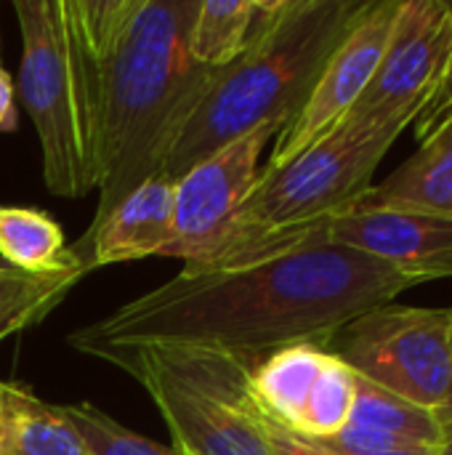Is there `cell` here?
<instances>
[{
    "label": "cell",
    "instance_id": "1",
    "mask_svg": "<svg viewBox=\"0 0 452 455\" xmlns=\"http://www.w3.org/2000/svg\"><path fill=\"white\" fill-rule=\"evenodd\" d=\"M426 280L328 240V229L264 259L181 269L168 283L80 325L67 344L99 357L120 347H202L253 360L293 347L328 349L354 317Z\"/></svg>",
    "mask_w": 452,
    "mask_h": 455
},
{
    "label": "cell",
    "instance_id": "2",
    "mask_svg": "<svg viewBox=\"0 0 452 455\" xmlns=\"http://www.w3.org/2000/svg\"><path fill=\"white\" fill-rule=\"evenodd\" d=\"M200 0H64L99 59L101 221L152 176L202 101L216 69L189 53Z\"/></svg>",
    "mask_w": 452,
    "mask_h": 455
},
{
    "label": "cell",
    "instance_id": "3",
    "mask_svg": "<svg viewBox=\"0 0 452 455\" xmlns=\"http://www.w3.org/2000/svg\"><path fill=\"white\" fill-rule=\"evenodd\" d=\"M368 0H274L250 45L216 69L173 141L160 176L176 181L229 141L272 123L280 131L309 99L328 56Z\"/></svg>",
    "mask_w": 452,
    "mask_h": 455
},
{
    "label": "cell",
    "instance_id": "4",
    "mask_svg": "<svg viewBox=\"0 0 452 455\" xmlns=\"http://www.w3.org/2000/svg\"><path fill=\"white\" fill-rule=\"evenodd\" d=\"M405 125L344 120L290 163L261 171L245 203L229 219L216 248L184 269L237 267L298 245L328 229L370 187Z\"/></svg>",
    "mask_w": 452,
    "mask_h": 455
},
{
    "label": "cell",
    "instance_id": "5",
    "mask_svg": "<svg viewBox=\"0 0 452 455\" xmlns=\"http://www.w3.org/2000/svg\"><path fill=\"white\" fill-rule=\"evenodd\" d=\"M16 91L35 125L48 192L80 200L99 184V59L64 0L13 3Z\"/></svg>",
    "mask_w": 452,
    "mask_h": 455
},
{
    "label": "cell",
    "instance_id": "6",
    "mask_svg": "<svg viewBox=\"0 0 452 455\" xmlns=\"http://www.w3.org/2000/svg\"><path fill=\"white\" fill-rule=\"evenodd\" d=\"M99 360L133 376L189 455H269L248 379L258 360L202 347H120Z\"/></svg>",
    "mask_w": 452,
    "mask_h": 455
},
{
    "label": "cell",
    "instance_id": "7",
    "mask_svg": "<svg viewBox=\"0 0 452 455\" xmlns=\"http://www.w3.org/2000/svg\"><path fill=\"white\" fill-rule=\"evenodd\" d=\"M328 352L381 389L437 411L452 379V309L381 304L346 323Z\"/></svg>",
    "mask_w": 452,
    "mask_h": 455
},
{
    "label": "cell",
    "instance_id": "8",
    "mask_svg": "<svg viewBox=\"0 0 452 455\" xmlns=\"http://www.w3.org/2000/svg\"><path fill=\"white\" fill-rule=\"evenodd\" d=\"M452 51V0H402L381 64L346 115L410 128L434 96Z\"/></svg>",
    "mask_w": 452,
    "mask_h": 455
},
{
    "label": "cell",
    "instance_id": "9",
    "mask_svg": "<svg viewBox=\"0 0 452 455\" xmlns=\"http://www.w3.org/2000/svg\"><path fill=\"white\" fill-rule=\"evenodd\" d=\"M400 5L402 0L365 3L360 16L328 56L298 115L277 133L269 160L261 171H274L290 163L346 120L381 64Z\"/></svg>",
    "mask_w": 452,
    "mask_h": 455
},
{
    "label": "cell",
    "instance_id": "10",
    "mask_svg": "<svg viewBox=\"0 0 452 455\" xmlns=\"http://www.w3.org/2000/svg\"><path fill=\"white\" fill-rule=\"evenodd\" d=\"M277 133L280 125L266 123L202 157L173 181L176 235L163 259H178L184 267H192L216 248L229 219L256 187L261 155L274 144Z\"/></svg>",
    "mask_w": 452,
    "mask_h": 455
},
{
    "label": "cell",
    "instance_id": "11",
    "mask_svg": "<svg viewBox=\"0 0 452 455\" xmlns=\"http://www.w3.org/2000/svg\"><path fill=\"white\" fill-rule=\"evenodd\" d=\"M328 240L432 280L452 277V211L349 205L328 221Z\"/></svg>",
    "mask_w": 452,
    "mask_h": 455
},
{
    "label": "cell",
    "instance_id": "12",
    "mask_svg": "<svg viewBox=\"0 0 452 455\" xmlns=\"http://www.w3.org/2000/svg\"><path fill=\"white\" fill-rule=\"evenodd\" d=\"M176 235L173 181L152 176L77 240L93 269L163 256Z\"/></svg>",
    "mask_w": 452,
    "mask_h": 455
},
{
    "label": "cell",
    "instance_id": "13",
    "mask_svg": "<svg viewBox=\"0 0 452 455\" xmlns=\"http://www.w3.org/2000/svg\"><path fill=\"white\" fill-rule=\"evenodd\" d=\"M330 352L314 344H293L256 363L248 379L253 405L274 424L298 432Z\"/></svg>",
    "mask_w": 452,
    "mask_h": 455
},
{
    "label": "cell",
    "instance_id": "14",
    "mask_svg": "<svg viewBox=\"0 0 452 455\" xmlns=\"http://www.w3.org/2000/svg\"><path fill=\"white\" fill-rule=\"evenodd\" d=\"M354 205L452 211V125L421 144L416 155L373 184Z\"/></svg>",
    "mask_w": 452,
    "mask_h": 455
},
{
    "label": "cell",
    "instance_id": "15",
    "mask_svg": "<svg viewBox=\"0 0 452 455\" xmlns=\"http://www.w3.org/2000/svg\"><path fill=\"white\" fill-rule=\"evenodd\" d=\"M274 0H200L189 24V53L200 67L232 64L256 37Z\"/></svg>",
    "mask_w": 452,
    "mask_h": 455
},
{
    "label": "cell",
    "instance_id": "16",
    "mask_svg": "<svg viewBox=\"0 0 452 455\" xmlns=\"http://www.w3.org/2000/svg\"><path fill=\"white\" fill-rule=\"evenodd\" d=\"M80 256L77 243L67 245L61 227L40 208L0 205L3 267L27 275H48Z\"/></svg>",
    "mask_w": 452,
    "mask_h": 455
},
{
    "label": "cell",
    "instance_id": "17",
    "mask_svg": "<svg viewBox=\"0 0 452 455\" xmlns=\"http://www.w3.org/2000/svg\"><path fill=\"white\" fill-rule=\"evenodd\" d=\"M88 272H93V267L83 248L72 264L48 275H27L0 267V341L45 320Z\"/></svg>",
    "mask_w": 452,
    "mask_h": 455
},
{
    "label": "cell",
    "instance_id": "18",
    "mask_svg": "<svg viewBox=\"0 0 452 455\" xmlns=\"http://www.w3.org/2000/svg\"><path fill=\"white\" fill-rule=\"evenodd\" d=\"M3 455H91L59 405L37 400L27 387L11 384Z\"/></svg>",
    "mask_w": 452,
    "mask_h": 455
},
{
    "label": "cell",
    "instance_id": "19",
    "mask_svg": "<svg viewBox=\"0 0 452 455\" xmlns=\"http://www.w3.org/2000/svg\"><path fill=\"white\" fill-rule=\"evenodd\" d=\"M349 427H365L405 437L418 445H434L442 451V427L434 411L413 405L378 384L357 376V400L349 419Z\"/></svg>",
    "mask_w": 452,
    "mask_h": 455
},
{
    "label": "cell",
    "instance_id": "20",
    "mask_svg": "<svg viewBox=\"0 0 452 455\" xmlns=\"http://www.w3.org/2000/svg\"><path fill=\"white\" fill-rule=\"evenodd\" d=\"M354 400H357V373L336 355H330L296 435L304 440H328L338 435L344 427H349Z\"/></svg>",
    "mask_w": 452,
    "mask_h": 455
},
{
    "label": "cell",
    "instance_id": "21",
    "mask_svg": "<svg viewBox=\"0 0 452 455\" xmlns=\"http://www.w3.org/2000/svg\"><path fill=\"white\" fill-rule=\"evenodd\" d=\"M59 411L83 437L91 455H181L176 445L147 440L125 429L123 424H117L112 416H107L91 403L59 405Z\"/></svg>",
    "mask_w": 452,
    "mask_h": 455
},
{
    "label": "cell",
    "instance_id": "22",
    "mask_svg": "<svg viewBox=\"0 0 452 455\" xmlns=\"http://www.w3.org/2000/svg\"><path fill=\"white\" fill-rule=\"evenodd\" d=\"M448 125H452V51L434 96L429 99V104L421 109V115L416 117V123L410 128L421 147V144L432 141L434 136H440Z\"/></svg>",
    "mask_w": 452,
    "mask_h": 455
},
{
    "label": "cell",
    "instance_id": "23",
    "mask_svg": "<svg viewBox=\"0 0 452 455\" xmlns=\"http://www.w3.org/2000/svg\"><path fill=\"white\" fill-rule=\"evenodd\" d=\"M261 413V411H258ZM261 427H264V437H266V448L269 455H328L325 451H320L314 443L298 437L296 432L274 424L272 419H266L261 413Z\"/></svg>",
    "mask_w": 452,
    "mask_h": 455
},
{
    "label": "cell",
    "instance_id": "24",
    "mask_svg": "<svg viewBox=\"0 0 452 455\" xmlns=\"http://www.w3.org/2000/svg\"><path fill=\"white\" fill-rule=\"evenodd\" d=\"M19 123L16 112V83L11 72L0 64V131H13Z\"/></svg>",
    "mask_w": 452,
    "mask_h": 455
},
{
    "label": "cell",
    "instance_id": "25",
    "mask_svg": "<svg viewBox=\"0 0 452 455\" xmlns=\"http://www.w3.org/2000/svg\"><path fill=\"white\" fill-rule=\"evenodd\" d=\"M434 416H437V421H440V427H442V440H445V437L452 432V379H450V389H448V397H445V400H442V405L434 411Z\"/></svg>",
    "mask_w": 452,
    "mask_h": 455
},
{
    "label": "cell",
    "instance_id": "26",
    "mask_svg": "<svg viewBox=\"0 0 452 455\" xmlns=\"http://www.w3.org/2000/svg\"><path fill=\"white\" fill-rule=\"evenodd\" d=\"M8 395H11V381H0V455L5 445V419H8Z\"/></svg>",
    "mask_w": 452,
    "mask_h": 455
},
{
    "label": "cell",
    "instance_id": "27",
    "mask_svg": "<svg viewBox=\"0 0 452 455\" xmlns=\"http://www.w3.org/2000/svg\"><path fill=\"white\" fill-rule=\"evenodd\" d=\"M442 451L434 448V445H408V448H400V451H389V453L381 455H440Z\"/></svg>",
    "mask_w": 452,
    "mask_h": 455
},
{
    "label": "cell",
    "instance_id": "28",
    "mask_svg": "<svg viewBox=\"0 0 452 455\" xmlns=\"http://www.w3.org/2000/svg\"><path fill=\"white\" fill-rule=\"evenodd\" d=\"M442 455H452V432L442 440Z\"/></svg>",
    "mask_w": 452,
    "mask_h": 455
},
{
    "label": "cell",
    "instance_id": "29",
    "mask_svg": "<svg viewBox=\"0 0 452 455\" xmlns=\"http://www.w3.org/2000/svg\"><path fill=\"white\" fill-rule=\"evenodd\" d=\"M181 455H189V453H181Z\"/></svg>",
    "mask_w": 452,
    "mask_h": 455
},
{
    "label": "cell",
    "instance_id": "30",
    "mask_svg": "<svg viewBox=\"0 0 452 455\" xmlns=\"http://www.w3.org/2000/svg\"><path fill=\"white\" fill-rule=\"evenodd\" d=\"M440 455H442V453H440Z\"/></svg>",
    "mask_w": 452,
    "mask_h": 455
}]
</instances>
